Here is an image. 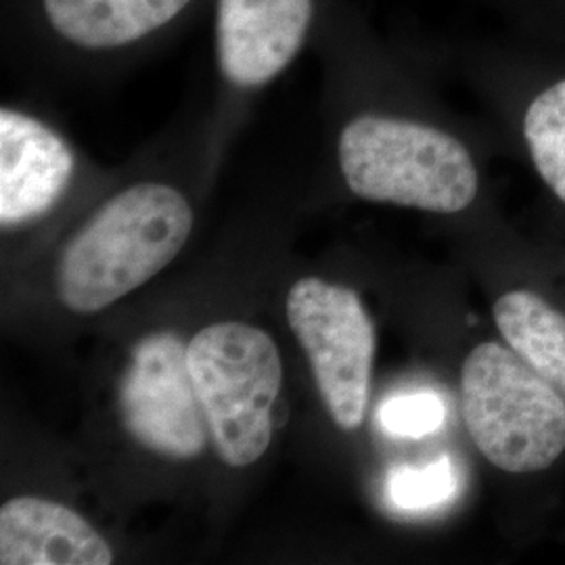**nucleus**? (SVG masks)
I'll use <instances>...</instances> for the list:
<instances>
[{
    "instance_id": "nucleus-3",
    "label": "nucleus",
    "mask_w": 565,
    "mask_h": 565,
    "mask_svg": "<svg viewBox=\"0 0 565 565\" xmlns=\"http://www.w3.org/2000/svg\"><path fill=\"white\" fill-rule=\"evenodd\" d=\"M461 413L473 445L503 471H543L564 455V396L503 343L467 356Z\"/></svg>"
},
{
    "instance_id": "nucleus-10",
    "label": "nucleus",
    "mask_w": 565,
    "mask_h": 565,
    "mask_svg": "<svg viewBox=\"0 0 565 565\" xmlns=\"http://www.w3.org/2000/svg\"><path fill=\"white\" fill-rule=\"evenodd\" d=\"M193 0H42L63 41L82 49H120L177 20Z\"/></svg>"
},
{
    "instance_id": "nucleus-2",
    "label": "nucleus",
    "mask_w": 565,
    "mask_h": 565,
    "mask_svg": "<svg viewBox=\"0 0 565 565\" xmlns=\"http://www.w3.org/2000/svg\"><path fill=\"white\" fill-rule=\"evenodd\" d=\"M350 191L369 202L455 214L478 195V170L455 137L417 121L361 116L340 137Z\"/></svg>"
},
{
    "instance_id": "nucleus-12",
    "label": "nucleus",
    "mask_w": 565,
    "mask_h": 565,
    "mask_svg": "<svg viewBox=\"0 0 565 565\" xmlns=\"http://www.w3.org/2000/svg\"><path fill=\"white\" fill-rule=\"evenodd\" d=\"M524 132L536 170L565 203V81L546 88L527 107Z\"/></svg>"
},
{
    "instance_id": "nucleus-1",
    "label": "nucleus",
    "mask_w": 565,
    "mask_h": 565,
    "mask_svg": "<svg viewBox=\"0 0 565 565\" xmlns=\"http://www.w3.org/2000/svg\"><path fill=\"white\" fill-rule=\"evenodd\" d=\"M191 231L193 212L179 189L142 182L121 191L63 249L61 302L82 315L118 302L172 263Z\"/></svg>"
},
{
    "instance_id": "nucleus-6",
    "label": "nucleus",
    "mask_w": 565,
    "mask_h": 565,
    "mask_svg": "<svg viewBox=\"0 0 565 565\" xmlns=\"http://www.w3.org/2000/svg\"><path fill=\"white\" fill-rule=\"evenodd\" d=\"M189 343L162 331L139 342L120 387L124 425L147 450L195 459L207 443V422L189 371Z\"/></svg>"
},
{
    "instance_id": "nucleus-5",
    "label": "nucleus",
    "mask_w": 565,
    "mask_h": 565,
    "mask_svg": "<svg viewBox=\"0 0 565 565\" xmlns=\"http://www.w3.org/2000/svg\"><path fill=\"white\" fill-rule=\"evenodd\" d=\"M287 319L331 419L345 431L361 427L375 359V324L361 298L342 285L306 277L289 289Z\"/></svg>"
},
{
    "instance_id": "nucleus-14",
    "label": "nucleus",
    "mask_w": 565,
    "mask_h": 565,
    "mask_svg": "<svg viewBox=\"0 0 565 565\" xmlns=\"http://www.w3.org/2000/svg\"><path fill=\"white\" fill-rule=\"evenodd\" d=\"M377 422L390 436L419 440L445 425L446 404L434 392L401 394L382 404Z\"/></svg>"
},
{
    "instance_id": "nucleus-11",
    "label": "nucleus",
    "mask_w": 565,
    "mask_h": 565,
    "mask_svg": "<svg viewBox=\"0 0 565 565\" xmlns=\"http://www.w3.org/2000/svg\"><path fill=\"white\" fill-rule=\"evenodd\" d=\"M507 345L565 398V315L534 291H509L494 303Z\"/></svg>"
},
{
    "instance_id": "nucleus-13",
    "label": "nucleus",
    "mask_w": 565,
    "mask_h": 565,
    "mask_svg": "<svg viewBox=\"0 0 565 565\" xmlns=\"http://www.w3.org/2000/svg\"><path fill=\"white\" fill-rule=\"evenodd\" d=\"M459 492V473L448 455L424 467L401 465L390 471L385 494L390 503L408 513L446 505Z\"/></svg>"
},
{
    "instance_id": "nucleus-7",
    "label": "nucleus",
    "mask_w": 565,
    "mask_h": 565,
    "mask_svg": "<svg viewBox=\"0 0 565 565\" xmlns=\"http://www.w3.org/2000/svg\"><path fill=\"white\" fill-rule=\"evenodd\" d=\"M312 0H218L216 55L224 78L256 88L279 76L308 36Z\"/></svg>"
},
{
    "instance_id": "nucleus-9",
    "label": "nucleus",
    "mask_w": 565,
    "mask_h": 565,
    "mask_svg": "<svg viewBox=\"0 0 565 565\" xmlns=\"http://www.w3.org/2000/svg\"><path fill=\"white\" fill-rule=\"evenodd\" d=\"M111 546L74 509L18 497L0 509V564L109 565Z\"/></svg>"
},
{
    "instance_id": "nucleus-4",
    "label": "nucleus",
    "mask_w": 565,
    "mask_h": 565,
    "mask_svg": "<svg viewBox=\"0 0 565 565\" xmlns=\"http://www.w3.org/2000/svg\"><path fill=\"white\" fill-rule=\"evenodd\" d=\"M186 356L221 459L231 467L256 463L273 440L282 382L277 343L258 327L228 321L203 327Z\"/></svg>"
},
{
    "instance_id": "nucleus-8",
    "label": "nucleus",
    "mask_w": 565,
    "mask_h": 565,
    "mask_svg": "<svg viewBox=\"0 0 565 565\" xmlns=\"http://www.w3.org/2000/svg\"><path fill=\"white\" fill-rule=\"evenodd\" d=\"M76 158L46 124L0 111V224L15 228L49 214L70 186Z\"/></svg>"
}]
</instances>
